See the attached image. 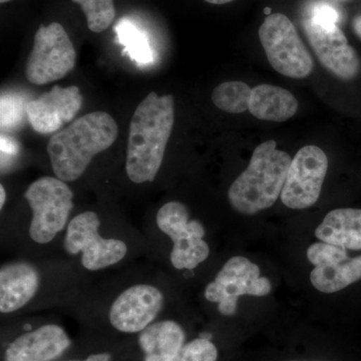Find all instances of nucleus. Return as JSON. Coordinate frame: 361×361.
Here are the masks:
<instances>
[{
    "label": "nucleus",
    "mask_w": 361,
    "mask_h": 361,
    "mask_svg": "<svg viewBox=\"0 0 361 361\" xmlns=\"http://www.w3.org/2000/svg\"><path fill=\"white\" fill-rule=\"evenodd\" d=\"M175 122L174 97L149 92L130 121L126 171L135 184L158 175Z\"/></svg>",
    "instance_id": "f257e3e1"
},
{
    "label": "nucleus",
    "mask_w": 361,
    "mask_h": 361,
    "mask_svg": "<svg viewBox=\"0 0 361 361\" xmlns=\"http://www.w3.org/2000/svg\"><path fill=\"white\" fill-rule=\"evenodd\" d=\"M118 133L113 116L99 111L87 114L51 135L47 151L54 175L65 182L80 179L92 159L115 142Z\"/></svg>",
    "instance_id": "f03ea898"
},
{
    "label": "nucleus",
    "mask_w": 361,
    "mask_h": 361,
    "mask_svg": "<svg viewBox=\"0 0 361 361\" xmlns=\"http://www.w3.org/2000/svg\"><path fill=\"white\" fill-rule=\"evenodd\" d=\"M291 161L290 155L278 149L273 140L259 145L248 167L229 188L230 205L243 215H255L271 208L281 196Z\"/></svg>",
    "instance_id": "7ed1b4c3"
},
{
    "label": "nucleus",
    "mask_w": 361,
    "mask_h": 361,
    "mask_svg": "<svg viewBox=\"0 0 361 361\" xmlns=\"http://www.w3.org/2000/svg\"><path fill=\"white\" fill-rule=\"evenodd\" d=\"M25 197L32 210L30 238L37 244H47L68 224L73 208V193L65 180L42 177L26 190Z\"/></svg>",
    "instance_id": "20e7f679"
},
{
    "label": "nucleus",
    "mask_w": 361,
    "mask_h": 361,
    "mask_svg": "<svg viewBox=\"0 0 361 361\" xmlns=\"http://www.w3.org/2000/svg\"><path fill=\"white\" fill-rule=\"evenodd\" d=\"M259 39L270 66L291 78H304L313 71V59L295 26L282 13L269 14L259 28Z\"/></svg>",
    "instance_id": "39448f33"
},
{
    "label": "nucleus",
    "mask_w": 361,
    "mask_h": 361,
    "mask_svg": "<svg viewBox=\"0 0 361 361\" xmlns=\"http://www.w3.org/2000/svg\"><path fill=\"white\" fill-rule=\"evenodd\" d=\"M77 52L63 26L59 23L42 25L26 61V80L37 85L61 80L73 70Z\"/></svg>",
    "instance_id": "423d86ee"
},
{
    "label": "nucleus",
    "mask_w": 361,
    "mask_h": 361,
    "mask_svg": "<svg viewBox=\"0 0 361 361\" xmlns=\"http://www.w3.org/2000/svg\"><path fill=\"white\" fill-rule=\"evenodd\" d=\"M157 225L173 242L171 263L176 269L192 270L208 258L210 248L199 221L190 220L189 211L180 202H168L157 213Z\"/></svg>",
    "instance_id": "0eeeda50"
},
{
    "label": "nucleus",
    "mask_w": 361,
    "mask_h": 361,
    "mask_svg": "<svg viewBox=\"0 0 361 361\" xmlns=\"http://www.w3.org/2000/svg\"><path fill=\"white\" fill-rule=\"evenodd\" d=\"M268 278L260 277V268L242 256H234L227 261L215 280L207 285V300L218 304L222 315L235 314L240 297H262L271 292Z\"/></svg>",
    "instance_id": "6e6552de"
},
{
    "label": "nucleus",
    "mask_w": 361,
    "mask_h": 361,
    "mask_svg": "<svg viewBox=\"0 0 361 361\" xmlns=\"http://www.w3.org/2000/svg\"><path fill=\"white\" fill-rule=\"evenodd\" d=\"M99 216L87 211L71 219L66 230V251L71 255L82 253V264L90 271L110 267L127 255L125 242L103 238L99 233Z\"/></svg>",
    "instance_id": "1a4fd4ad"
},
{
    "label": "nucleus",
    "mask_w": 361,
    "mask_h": 361,
    "mask_svg": "<svg viewBox=\"0 0 361 361\" xmlns=\"http://www.w3.org/2000/svg\"><path fill=\"white\" fill-rule=\"evenodd\" d=\"M329 170L326 154L318 147H303L292 159L282 190V203L294 210H303L314 205Z\"/></svg>",
    "instance_id": "9d476101"
},
{
    "label": "nucleus",
    "mask_w": 361,
    "mask_h": 361,
    "mask_svg": "<svg viewBox=\"0 0 361 361\" xmlns=\"http://www.w3.org/2000/svg\"><path fill=\"white\" fill-rule=\"evenodd\" d=\"M305 33L320 63L336 77L351 80L360 73L361 61L337 25H323L306 18Z\"/></svg>",
    "instance_id": "9b49d317"
},
{
    "label": "nucleus",
    "mask_w": 361,
    "mask_h": 361,
    "mask_svg": "<svg viewBox=\"0 0 361 361\" xmlns=\"http://www.w3.org/2000/svg\"><path fill=\"white\" fill-rule=\"evenodd\" d=\"M163 305V293L157 287L137 284L116 297L109 318L114 329L118 331L142 332L155 320Z\"/></svg>",
    "instance_id": "f8f14e48"
},
{
    "label": "nucleus",
    "mask_w": 361,
    "mask_h": 361,
    "mask_svg": "<svg viewBox=\"0 0 361 361\" xmlns=\"http://www.w3.org/2000/svg\"><path fill=\"white\" fill-rule=\"evenodd\" d=\"M82 102L84 97L78 87L54 85L51 92L26 104V116L35 132L54 134L75 118L82 109Z\"/></svg>",
    "instance_id": "ddd939ff"
},
{
    "label": "nucleus",
    "mask_w": 361,
    "mask_h": 361,
    "mask_svg": "<svg viewBox=\"0 0 361 361\" xmlns=\"http://www.w3.org/2000/svg\"><path fill=\"white\" fill-rule=\"evenodd\" d=\"M70 345L65 330L59 325L47 324L11 342L4 353V361H51Z\"/></svg>",
    "instance_id": "4468645a"
},
{
    "label": "nucleus",
    "mask_w": 361,
    "mask_h": 361,
    "mask_svg": "<svg viewBox=\"0 0 361 361\" xmlns=\"http://www.w3.org/2000/svg\"><path fill=\"white\" fill-rule=\"evenodd\" d=\"M39 273L26 262H13L0 269V311L13 313L30 302L39 287Z\"/></svg>",
    "instance_id": "2eb2a0df"
},
{
    "label": "nucleus",
    "mask_w": 361,
    "mask_h": 361,
    "mask_svg": "<svg viewBox=\"0 0 361 361\" xmlns=\"http://www.w3.org/2000/svg\"><path fill=\"white\" fill-rule=\"evenodd\" d=\"M316 238L349 250H361V209L330 211L315 230Z\"/></svg>",
    "instance_id": "dca6fc26"
},
{
    "label": "nucleus",
    "mask_w": 361,
    "mask_h": 361,
    "mask_svg": "<svg viewBox=\"0 0 361 361\" xmlns=\"http://www.w3.org/2000/svg\"><path fill=\"white\" fill-rule=\"evenodd\" d=\"M298 111V102L293 94L283 87L259 85L252 89L249 111L259 120L286 122Z\"/></svg>",
    "instance_id": "f3484780"
},
{
    "label": "nucleus",
    "mask_w": 361,
    "mask_h": 361,
    "mask_svg": "<svg viewBox=\"0 0 361 361\" xmlns=\"http://www.w3.org/2000/svg\"><path fill=\"white\" fill-rule=\"evenodd\" d=\"M182 327L172 320L149 324L141 332L139 344L146 361H169L185 345Z\"/></svg>",
    "instance_id": "a211bd4d"
},
{
    "label": "nucleus",
    "mask_w": 361,
    "mask_h": 361,
    "mask_svg": "<svg viewBox=\"0 0 361 361\" xmlns=\"http://www.w3.org/2000/svg\"><path fill=\"white\" fill-rule=\"evenodd\" d=\"M361 279V256L346 258L334 264L315 266L310 281L318 291L336 293Z\"/></svg>",
    "instance_id": "6ab92c4d"
},
{
    "label": "nucleus",
    "mask_w": 361,
    "mask_h": 361,
    "mask_svg": "<svg viewBox=\"0 0 361 361\" xmlns=\"http://www.w3.org/2000/svg\"><path fill=\"white\" fill-rule=\"evenodd\" d=\"M252 89L238 80L222 82L214 89L213 104L219 110L229 114H242L249 111Z\"/></svg>",
    "instance_id": "aec40b11"
},
{
    "label": "nucleus",
    "mask_w": 361,
    "mask_h": 361,
    "mask_svg": "<svg viewBox=\"0 0 361 361\" xmlns=\"http://www.w3.org/2000/svg\"><path fill=\"white\" fill-rule=\"evenodd\" d=\"M116 32L118 42L125 45L126 51L123 52L129 54L132 59L142 65L153 61V52L146 33L130 21L123 20L116 25Z\"/></svg>",
    "instance_id": "412c9836"
},
{
    "label": "nucleus",
    "mask_w": 361,
    "mask_h": 361,
    "mask_svg": "<svg viewBox=\"0 0 361 361\" xmlns=\"http://www.w3.org/2000/svg\"><path fill=\"white\" fill-rule=\"evenodd\" d=\"M80 4L87 18L90 32L99 33L108 30L116 18L114 0H73Z\"/></svg>",
    "instance_id": "4be33fe9"
},
{
    "label": "nucleus",
    "mask_w": 361,
    "mask_h": 361,
    "mask_svg": "<svg viewBox=\"0 0 361 361\" xmlns=\"http://www.w3.org/2000/svg\"><path fill=\"white\" fill-rule=\"evenodd\" d=\"M218 351L209 339L197 338L185 344L180 353L169 361H217Z\"/></svg>",
    "instance_id": "5701e85b"
},
{
    "label": "nucleus",
    "mask_w": 361,
    "mask_h": 361,
    "mask_svg": "<svg viewBox=\"0 0 361 361\" xmlns=\"http://www.w3.org/2000/svg\"><path fill=\"white\" fill-rule=\"evenodd\" d=\"M308 260L315 266L334 264L348 258L346 249L326 242H318L307 249Z\"/></svg>",
    "instance_id": "b1692460"
},
{
    "label": "nucleus",
    "mask_w": 361,
    "mask_h": 361,
    "mask_svg": "<svg viewBox=\"0 0 361 361\" xmlns=\"http://www.w3.org/2000/svg\"><path fill=\"white\" fill-rule=\"evenodd\" d=\"M308 20L323 23V25H337L339 20L338 11L331 4L325 2H315L308 11Z\"/></svg>",
    "instance_id": "393cba45"
},
{
    "label": "nucleus",
    "mask_w": 361,
    "mask_h": 361,
    "mask_svg": "<svg viewBox=\"0 0 361 361\" xmlns=\"http://www.w3.org/2000/svg\"><path fill=\"white\" fill-rule=\"evenodd\" d=\"M68 361H111V355L109 353H99V355H90L85 360H68Z\"/></svg>",
    "instance_id": "a878e982"
},
{
    "label": "nucleus",
    "mask_w": 361,
    "mask_h": 361,
    "mask_svg": "<svg viewBox=\"0 0 361 361\" xmlns=\"http://www.w3.org/2000/svg\"><path fill=\"white\" fill-rule=\"evenodd\" d=\"M353 27H355L356 35L361 39V16H356L353 20Z\"/></svg>",
    "instance_id": "bb28decb"
},
{
    "label": "nucleus",
    "mask_w": 361,
    "mask_h": 361,
    "mask_svg": "<svg viewBox=\"0 0 361 361\" xmlns=\"http://www.w3.org/2000/svg\"><path fill=\"white\" fill-rule=\"evenodd\" d=\"M6 201V192L4 185H0V209L4 208Z\"/></svg>",
    "instance_id": "cd10ccee"
},
{
    "label": "nucleus",
    "mask_w": 361,
    "mask_h": 361,
    "mask_svg": "<svg viewBox=\"0 0 361 361\" xmlns=\"http://www.w3.org/2000/svg\"><path fill=\"white\" fill-rule=\"evenodd\" d=\"M205 1L212 4H225L234 1V0H205Z\"/></svg>",
    "instance_id": "c85d7f7f"
},
{
    "label": "nucleus",
    "mask_w": 361,
    "mask_h": 361,
    "mask_svg": "<svg viewBox=\"0 0 361 361\" xmlns=\"http://www.w3.org/2000/svg\"><path fill=\"white\" fill-rule=\"evenodd\" d=\"M331 1H336V2H348L349 0H331Z\"/></svg>",
    "instance_id": "c756f323"
},
{
    "label": "nucleus",
    "mask_w": 361,
    "mask_h": 361,
    "mask_svg": "<svg viewBox=\"0 0 361 361\" xmlns=\"http://www.w3.org/2000/svg\"><path fill=\"white\" fill-rule=\"evenodd\" d=\"M8 1H11V0H0V2H1V4H6V2Z\"/></svg>",
    "instance_id": "7c9ffc66"
}]
</instances>
